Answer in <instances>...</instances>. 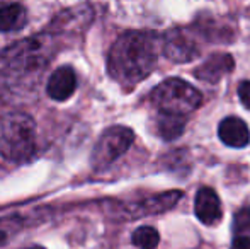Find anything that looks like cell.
Listing matches in <instances>:
<instances>
[{
    "mask_svg": "<svg viewBox=\"0 0 250 249\" xmlns=\"http://www.w3.org/2000/svg\"><path fill=\"white\" fill-rule=\"evenodd\" d=\"M186 128V116L168 113H158L157 116V132L164 140H175L182 135Z\"/></svg>",
    "mask_w": 250,
    "mask_h": 249,
    "instance_id": "7c38bea8",
    "label": "cell"
},
{
    "mask_svg": "<svg viewBox=\"0 0 250 249\" xmlns=\"http://www.w3.org/2000/svg\"><path fill=\"white\" fill-rule=\"evenodd\" d=\"M77 89V75L72 67H60L51 73L46 84V92L51 99L65 101L75 92Z\"/></svg>",
    "mask_w": 250,
    "mask_h": 249,
    "instance_id": "52a82bcc",
    "label": "cell"
},
{
    "mask_svg": "<svg viewBox=\"0 0 250 249\" xmlns=\"http://www.w3.org/2000/svg\"><path fill=\"white\" fill-rule=\"evenodd\" d=\"M162 51L172 62L184 63L191 62L198 55V45L196 40L184 29H172L164 34L162 40Z\"/></svg>",
    "mask_w": 250,
    "mask_h": 249,
    "instance_id": "5b68a950",
    "label": "cell"
},
{
    "mask_svg": "<svg viewBox=\"0 0 250 249\" xmlns=\"http://www.w3.org/2000/svg\"><path fill=\"white\" fill-rule=\"evenodd\" d=\"M235 60L228 53H213L194 70V75L203 82L216 84L233 70Z\"/></svg>",
    "mask_w": 250,
    "mask_h": 249,
    "instance_id": "8992f818",
    "label": "cell"
},
{
    "mask_svg": "<svg viewBox=\"0 0 250 249\" xmlns=\"http://www.w3.org/2000/svg\"><path fill=\"white\" fill-rule=\"evenodd\" d=\"M27 23V12L21 3H7L0 7V31H17Z\"/></svg>",
    "mask_w": 250,
    "mask_h": 249,
    "instance_id": "30bf717a",
    "label": "cell"
},
{
    "mask_svg": "<svg viewBox=\"0 0 250 249\" xmlns=\"http://www.w3.org/2000/svg\"><path fill=\"white\" fill-rule=\"evenodd\" d=\"M131 241H133V244L140 249H155L158 246L160 236H158L157 229H153V227H150V226H143L133 232Z\"/></svg>",
    "mask_w": 250,
    "mask_h": 249,
    "instance_id": "4fadbf2b",
    "label": "cell"
},
{
    "mask_svg": "<svg viewBox=\"0 0 250 249\" xmlns=\"http://www.w3.org/2000/svg\"><path fill=\"white\" fill-rule=\"evenodd\" d=\"M233 230L237 232V236H249L250 234V206H244L235 213Z\"/></svg>",
    "mask_w": 250,
    "mask_h": 249,
    "instance_id": "5bb4252c",
    "label": "cell"
},
{
    "mask_svg": "<svg viewBox=\"0 0 250 249\" xmlns=\"http://www.w3.org/2000/svg\"><path fill=\"white\" fill-rule=\"evenodd\" d=\"M238 96H240V101L244 103V106H247L250 110V82L245 80L238 86Z\"/></svg>",
    "mask_w": 250,
    "mask_h": 249,
    "instance_id": "9a60e30c",
    "label": "cell"
},
{
    "mask_svg": "<svg viewBox=\"0 0 250 249\" xmlns=\"http://www.w3.org/2000/svg\"><path fill=\"white\" fill-rule=\"evenodd\" d=\"M194 212L196 217L206 226H213L223 215L221 210V202L218 198L216 191L211 188H201L196 195V203H194Z\"/></svg>",
    "mask_w": 250,
    "mask_h": 249,
    "instance_id": "ba28073f",
    "label": "cell"
},
{
    "mask_svg": "<svg viewBox=\"0 0 250 249\" xmlns=\"http://www.w3.org/2000/svg\"><path fill=\"white\" fill-rule=\"evenodd\" d=\"M220 140L228 147L244 149L250 143V130L244 120L237 116H228L218 126Z\"/></svg>",
    "mask_w": 250,
    "mask_h": 249,
    "instance_id": "9c48e42d",
    "label": "cell"
},
{
    "mask_svg": "<svg viewBox=\"0 0 250 249\" xmlns=\"http://www.w3.org/2000/svg\"><path fill=\"white\" fill-rule=\"evenodd\" d=\"M182 198V193L174 189V191H167L157 195L153 198H148L138 205V215H150V213H160L165 210L172 208L179 200Z\"/></svg>",
    "mask_w": 250,
    "mask_h": 249,
    "instance_id": "8fae6325",
    "label": "cell"
},
{
    "mask_svg": "<svg viewBox=\"0 0 250 249\" xmlns=\"http://www.w3.org/2000/svg\"><path fill=\"white\" fill-rule=\"evenodd\" d=\"M150 99L160 113L179 114V116H188L203 103V96L194 86L175 77L158 84L151 91Z\"/></svg>",
    "mask_w": 250,
    "mask_h": 249,
    "instance_id": "3957f363",
    "label": "cell"
},
{
    "mask_svg": "<svg viewBox=\"0 0 250 249\" xmlns=\"http://www.w3.org/2000/svg\"><path fill=\"white\" fill-rule=\"evenodd\" d=\"M135 142V133L128 126L116 125L107 128L97 140L92 150V164L96 169H104L111 166L116 159L128 152V149Z\"/></svg>",
    "mask_w": 250,
    "mask_h": 249,
    "instance_id": "277c9868",
    "label": "cell"
},
{
    "mask_svg": "<svg viewBox=\"0 0 250 249\" xmlns=\"http://www.w3.org/2000/svg\"><path fill=\"white\" fill-rule=\"evenodd\" d=\"M162 40L148 31H126L114 41L107 55L109 75L126 89L145 80L157 65Z\"/></svg>",
    "mask_w": 250,
    "mask_h": 249,
    "instance_id": "6da1fadb",
    "label": "cell"
},
{
    "mask_svg": "<svg viewBox=\"0 0 250 249\" xmlns=\"http://www.w3.org/2000/svg\"><path fill=\"white\" fill-rule=\"evenodd\" d=\"M36 123L27 113L0 114V156L10 162H29L36 156Z\"/></svg>",
    "mask_w": 250,
    "mask_h": 249,
    "instance_id": "7a4b0ae2",
    "label": "cell"
},
{
    "mask_svg": "<svg viewBox=\"0 0 250 249\" xmlns=\"http://www.w3.org/2000/svg\"><path fill=\"white\" fill-rule=\"evenodd\" d=\"M230 249H250V237L249 236H237L231 243Z\"/></svg>",
    "mask_w": 250,
    "mask_h": 249,
    "instance_id": "2e32d148",
    "label": "cell"
},
{
    "mask_svg": "<svg viewBox=\"0 0 250 249\" xmlns=\"http://www.w3.org/2000/svg\"><path fill=\"white\" fill-rule=\"evenodd\" d=\"M31 249H41V248H31Z\"/></svg>",
    "mask_w": 250,
    "mask_h": 249,
    "instance_id": "e0dca14e",
    "label": "cell"
}]
</instances>
